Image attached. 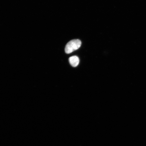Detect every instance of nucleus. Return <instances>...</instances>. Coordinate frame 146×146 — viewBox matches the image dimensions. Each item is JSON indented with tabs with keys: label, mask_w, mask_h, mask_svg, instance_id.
Returning <instances> with one entry per match:
<instances>
[{
	"label": "nucleus",
	"mask_w": 146,
	"mask_h": 146,
	"mask_svg": "<svg viewBox=\"0 0 146 146\" xmlns=\"http://www.w3.org/2000/svg\"><path fill=\"white\" fill-rule=\"evenodd\" d=\"M69 61L70 64L73 67L77 66L80 62L79 58L76 56H73L69 58Z\"/></svg>",
	"instance_id": "nucleus-2"
},
{
	"label": "nucleus",
	"mask_w": 146,
	"mask_h": 146,
	"mask_svg": "<svg viewBox=\"0 0 146 146\" xmlns=\"http://www.w3.org/2000/svg\"><path fill=\"white\" fill-rule=\"evenodd\" d=\"M81 45V42L80 40H72L67 44L65 47V52L67 54H70L79 49Z\"/></svg>",
	"instance_id": "nucleus-1"
}]
</instances>
